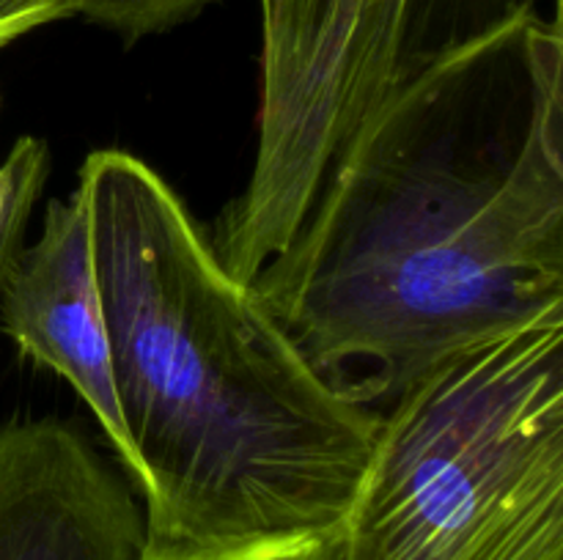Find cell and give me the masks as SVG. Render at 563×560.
Masks as SVG:
<instances>
[{"label":"cell","mask_w":563,"mask_h":560,"mask_svg":"<svg viewBox=\"0 0 563 560\" xmlns=\"http://www.w3.org/2000/svg\"><path fill=\"white\" fill-rule=\"evenodd\" d=\"M251 285L374 412L471 346L563 324L561 22L522 16L390 93Z\"/></svg>","instance_id":"1"},{"label":"cell","mask_w":563,"mask_h":560,"mask_svg":"<svg viewBox=\"0 0 563 560\" xmlns=\"http://www.w3.org/2000/svg\"><path fill=\"white\" fill-rule=\"evenodd\" d=\"M77 187L141 464L143 560H234L339 536L383 412L324 382L152 165L104 148Z\"/></svg>","instance_id":"2"},{"label":"cell","mask_w":563,"mask_h":560,"mask_svg":"<svg viewBox=\"0 0 563 560\" xmlns=\"http://www.w3.org/2000/svg\"><path fill=\"white\" fill-rule=\"evenodd\" d=\"M341 560H563V324L471 346L383 412Z\"/></svg>","instance_id":"3"},{"label":"cell","mask_w":563,"mask_h":560,"mask_svg":"<svg viewBox=\"0 0 563 560\" xmlns=\"http://www.w3.org/2000/svg\"><path fill=\"white\" fill-rule=\"evenodd\" d=\"M542 0H258L256 159L218 234L245 264L295 239L357 126L394 91ZM544 16V14H542Z\"/></svg>","instance_id":"4"},{"label":"cell","mask_w":563,"mask_h":560,"mask_svg":"<svg viewBox=\"0 0 563 560\" xmlns=\"http://www.w3.org/2000/svg\"><path fill=\"white\" fill-rule=\"evenodd\" d=\"M0 329L27 360L71 384L137 486L141 464L121 415L80 187L64 201H49L36 245L16 253L0 291Z\"/></svg>","instance_id":"5"},{"label":"cell","mask_w":563,"mask_h":560,"mask_svg":"<svg viewBox=\"0 0 563 560\" xmlns=\"http://www.w3.org/2000/svg\"><path fill=\"white\" fill-rule=\"evenodd\" d=\"M146 522L64 421L0 426V560H143Z\"/></svg>","instance_id":"6"},{"label":"cell","mask_w":563,"mask_h":560,"mask_svg":"<svg viewBox=\"0 0 563 560\" xmlns=\"http://www.w3.org/2000/svg\"><path fill=\"white\" fill-rule=\"evenodd\" d=\"M47 170V143L38 137H20L0 159V291L22 250V234L33 203L44 190Z\"/></svg>","instance_id":"7"},{"label":"cell","mask_w":563,"mask_h":560,"mask_svg":"<svg viewBox=\"0 0 563 560\" xmlns=\"http://www.w3.org/2000/svg\"><path fill=\"white\" fill-rule=\"evenodd\" d=\"M209 3L214 0H75V16L141 38L192 20Z\"/></svg>","instance_id":"8"},{"label":"cell","mask_w":563,"mask_h":560,"mask_svg":"<svg viewBox=\"0 0 563 560\" xmlns=\"http://www.w3.org/2000/svg\"><path fill=\"white\" fill-rule=\"evenodd\" d=\"M66 16H75V0H0V47Z\"/></svg>","instance_id":"9"},{"label":"cell","mask_w":563,"mask_h":560,"mask_svg":"<svg viewBox=\"0 0 563 560\" xmlns=\"http://www.w3.org/2000/svg\"><path fill=\"white\" fill-rule=\"evenodd\" d=\"M339 536L322 538V541L291 544V547H280V549H264V552H253V555H245V558H234V560H341Z\"/></svg>","instance_id":"10"}]
</instances>
